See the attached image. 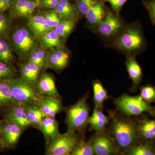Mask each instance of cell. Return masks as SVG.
Returning <instances> with one entry per match:
<instances>
[{
	"instance_id": "cell-1",
	"label": "cell",
	"mask_w": 155,
	"mask_h": 155,
	"mask_svg": "<svg viewBox=\"0 0 155 155\" xmlns=\"http://www.w3.org/2000/svg\"><path fill=\"white\" fill-rule=\"evenodd\" d=\"M145 45V40L140 25L134 22L125 26L113 39L110 46L126 56H136L143 51Z\"/></svg>"
},
{
	"instance_id": "cell-2",
	"label": "cell",
	"mask_w": 155,
	"mask_h": 155,
	"mask_svg": "<svg viewBox=\"0 0 155 155\" xmlns=\"http://www.w3.org/2000/svg\"><path fill=\"white\" fill-rule=\"evenodd\" d=\"M111 131L117 144L124 149L133 147L140 137L137 125L131 120L124 118L114 119Z\"/></svg>"
},
{
	"instance_id": "cell-3",
	"label": "cell",
	"mask_w": 155,
	"mask_h": 155,
	"mask_svg": "<svg viewBox=\"0 0 155 155\" xmlns=\"http://www.w3.org/2000/svg\"><path fill=\"white\" fill-rule=\"evenodd\" d=\"M5 81L8 84L15 101L22 104L37 105L41 96L38 94L31 84L21 78H11Z\"/></svg>"
},
{
	"instance_id": "cell-4",
	"label": "cell",
	"mask_w": 155,
	"mask_h": 155,
	"mask_svg": "<svg viewBox=\"0 0 155 155\" xmlns=\"http://www.w3.org/2000/svg\"><path fill=\"white\" fill-rule=\"evenodd\" d=\"M117 109L128 116H137L148 113L155 117V110L140 96L122 95L115 101Z\"/></svg>"
},
{
	"instance_id": "cell-5",
	"label": "cell",
	"mask_w": 155,
	"mask_h": 155,
	"mask_svg": "<svg viewBox=\"0 0 155 155\" xmlns=\"http://www.w3.org/2000/svg\"><path fill=\"white\" fill-rule=\"evenodd\" d=\"M89 109L85 97L81 98L67 110L66 122L68 131L82 130L89 124Z\"/></svg>"
},
{
	"instance_id": "cell-6",
	"label": "cell",
	"mask_w": 155,
	"mask_h": 155,
	"mask_svg": "<svg viewBox=\"0 0 155 155\" xmlns=\"http://www.w3.org/2000/svg\"><path fill=\"white\" fill-rule=\"evenodd\" d=\"M75 132L67 131L48 140L46 155L70 154L79 143Z\"/></svg>"
},
{
	"instance_id": "cell-7",
	"label": "cell",
	"mask_w": 155,
	"mask_h": 155,
	"mask_svg": "<svg viewBox=\"0 0 155 155\" xmlns=\"http://www.w3.org/2000/svg\"><path fill=\"white\" fill-rule=\"evenodd\" d=\"M35 37L30 30L25 28L15 31L12 37L14 50L20 57H28L30 53L38 47Z\"/></svg>"
},
{
	"instance_id": "cell-8",
	"label": "cell",
	"mask_w": 155,
	"mask_h": 155,
	"mask_svg": "<svg viewBox=\"0 0 155 155\" xmlns=\"http://www.w3.org/2000/svg\"><path fill=\"white\" fill-rule=\"evenodd\" d=\"M124 24L119 16L112 12H108L104 19L96 27V31L106 38L116 37L124 28Z\"/></svg>"
},
{
	"instance_id": "cell-9",
	"label": "cell",
	"mask_w": 155,
	"mask_h": 155,
	"mask_svg": "<svg viewBox=\"0 0 155 155\" xmlns=\"http://www.w3.org/2000/svg\"><path fill=\"white\" fill-rule=\"evenodd\" d=\"M1 126V142L8 147H13L17 144L25 129L17 124L5 121Z\"/></svg>"
},
{
	"instance_id": "cell-10",
	"label": "cell",
	"mask_w": 155,
	"mask_h": 155,
	"mask_svg": "<svg viewBox=\"0 0 155 155\" xmlns=\"http://www.w3.org/2000/svg\"><path fill=\"white\" fill-rule=\"evenodd\" d=\"M4 121L17 124L25 128L31 125L25 111V105L15 104L9 108L4 117Z\"/></svg>"
},
{
	"instance_id": "cell-11",
	"label": "cell",
	"mask_w": 155,
	"mask_h": 155,
	"mask_svg": "<svg viewBox=\"0 0 155 155\" xmlns=\"http://www.w3.org/2000/svg\"><path fill=\"white\" fill-rule=\"evenodd\" d=\"M69 54L62 47L52 48L48 52L46 67L60 70L66 67L69 62Z\"/></svg>"
},
{
	"instance_id": "cell-12",
	"label": "cell",
	"mask_w": 155,
	"mask_h": 155,
	"mask_svg": "<svg viewBox=\"0 0 155 155\" xmlns=\"http://www.w3.org/2000/svg\"><path fill=\"white\" fill-rule=\"evenodd\" d=\"M91 143L94 155H113L117 153L113 141L105 134L97 136Z\"/></svg>"
},
{
	"instance_id": "cell-13",
	"label": "cell",
	"mask_w": 155,
	"mask_h": 155,
	"mask_svg": "<svg viewBox=\"0 0 155 155\" xmlns=\"http://www.w3.org/2000/svg\"><path fill=\"white\" fill-rule=\"evenodd\" d=\"M37 106L45 116L55 118L63 109V106L58 97L41 96Z\"/></svg>"
},
{
	"instance_id": "cell-14",
	"label": "cell",
	"mask_w": 155,
	"mask_h": 155,
	"mask_svg": "<svg viewBox=\"0 0 155 155\" xmlns=\"http://www.w3.org/2000/svg\"><path fill=\"white\" fill-rule=\"evenodd\" d=\"M37 88L41 94L47 96L58 97L60 96L54 78L48 73H44L41 75L38 81Z\"/></svg>"
},
{
	"instance_id": "cell-15",
	"label": "cell",
	"mask_w": 155,
	"mask_h": 155,
	"mask_svg": "<svg viewBox=\"0 0 155 155\" xmlns=\"http://www.w3.org/2000/svg\"><path fill=\"white\" fill-rule=\"evenodd\" d=\"M125 64L128 75L133 82V88H137L142 79V70L136 61V56H126Z\"/></svg>"
},
{
	"instance_id": "cell-16",
	"label": "cell",
	"mask_w": 155,
	"mask_h": 155,
	"mask_svg": "<svg viewBox=\"0 0 155 155\" xmlns=\"http://www.w3.org/2000/svg\"><path fill=\"white\" fill-rule=\"evenodd\" d=\"M28 25L34 36L38 39L41 38L45 34L51 29L46 23L44 17L39 14L34 15L29 18Z\"/></svg>"
},
{
	"instance_id": "cell-17",
	"label": "cell",
	"mask_w": 155,
	"mask_h": 155,
	"mask_svg": "<svg viewBox=\"0 0 155 155\" xmlns=\"http://www.w3.org/2000/svg\"><path fill=\"white\" fill-rule=\"evenodd\" d=\"M107 13L103 2H97L87 14L86 17L89 25L95 29L105 17Z\"/></svg>"
},
{
	"instance_id": "cell-18",
	"label": "cell",
	"mask_w": 155,
	"mask_h": 155,
	"mask_svg": "<svg viewBox=\"0 0 155 155\" xmlns=\"http://www.w3.org/2000/svg\"><path fill=\"white\" fill-rule=\"evenodd\" d=\"M139 135L146 141L152 142L155 140V119L144 118L137 125Z\"/></svg>"
},
{
	"instance_id": "cell-19",
	"label": "cell",
	"mask_w": 155,
	"mask_h": 155,
	"mask_svg": "<svg viewBox=\"0 0 155 155\" xmlns=\"http://www.w3.org/2000/svg\"><path fill=\"white\" fill-rule=\"evenodd\" d=\"M109 122V118L104 114L101 110L95 107L91 116L89 117V124L92 130L101 132L106 127Z\"/></svg>"
},
{
	"instance_id": "cell-20",
	"label": "cell",
	"mask_w": 155,
	"mask_h": 155,
	"mask_svg": "<svg viewBox=\"0 0 155 155\" xmlns=\"http://www.w3.org/2000/svg\"><path fill=\"white\" fill-rule=\"evenodd\" d=\"M41 69L37 65L28 61L20 67L21 78L31 84H34L37 81Z\"/></svg>"
},
{
	"instance_id": "cell-21",
	"label": "cell",
	"mask_w": 155,
	"mask_h": 155,
	"mask_svg": "<svg viewBox=\"0 0 155 155\" xmlns=\"http://www.w3.org/2000/svg\"><path fill=\"white\" fill-rule=\"evenodd\" d=\"M39 129L48 140L60 134L58 122L54 117L45 116Z\"/></svg>"
},
{
	"instance_id": "cell-22",
	"label": "cell",
	"mask_w": 155,
	"mask_h": 155,
	"mask_svg": "<svg viewBox=\"0 0 155 155\" xmlns=\"http://www.w3.org/2000/svg\"><path fill=\"white\" fill-rule=\"evenodd\" d=\"M25 111L31 125L39 128L43 119L45 117L40 108L35 104L26 105Z\"/></svg>"
},
{
	"instance_id": "cell-23",
	"label": "cell",
	"mask_w": 155,
	"mask_h": 155,
	"mask_svg": "<svg viewBox=\"0 0 155 155\" xmlns=\"http://www.w3.org/2000/svg\"><path fill=\"white\" fill-rule=\"evenodd\" d=\"M55 12L61 19H74L76 10L68 0H60Z\"/></svg>"
},
{
	"instance_id": "cell-24",
	"label": "cell",
	"mask_w": 155,
	"mask_h": 155,
	"mask_svg": "<svg viewBox=\"0 0 155 155\" xmlns=\"http://www.w3.org/2000/svg\"><path fill=\"white\" fill-rule=\"evenodd\" d=\"M94 91V101L95 107L102 109L104 103L109 98L107 90L98 80H95L93 83Z\"/></svg>"
},
{
	"instance_id": "cell-25",
	"label": "cell",
	"mask_w": 155,
	"mask_h": 155,
	"mask_svg": "<svg viewBox=\"0 0 155 155\" xmlns=\"http://www.w3.org/2000/svg\"><path fill=\"white\" fill-rule=\"evenodd\" d=\"M48 52L41 48H37L28 55V62L38 66L41 69L46 67Z\"/></svg>"
},
{
	"instance_id": "cell-26",
	"label": "cell",
	"mask_w": 155,
	"mask_h": 155,
	"mask_svg": "<svg viewBox=\"0 0 155 155\" xmlns=\"http://www.w3.org/2000/svg\"><path fill=\"white\" fill-rule=\"evenodd\" d=\"M16 104L8 84L5 81H0V106L10 107Z\"/></svg>"
},
{
	"instance_id": "cell-27",
	"label": "cell",
	"mask_w": 155,
	"mask_h": 155,
	"mask_svg": "<svg viewBox=\"0 0 155 155\" xmlns=\"http://www.w3.org/2000/svg\"><path fill=\"white\" fill-rule=\"evenodd\" d=\"M42 42L46 48L61 47V38L54 29H51L41 38Z\"/></svg>"
},
{
	"instance_id": "cell-28",
	"label": "cell",
	"mask_w": 155,
	"mask_h": 155,
	"mask_svg": "<svg viewBox=\"0 0 155 155\" xmlns=\"http://www.w3.org/2000/svg\"><path fill=\"white\" fill-rule=\"evenodd\" d=\"M75 24L74 19H64L54 30L60 38H66L72 32Z\"/></svg>"
},
{
	"instance_id": "cell-29",
	"label": "cell",
	"mask_w": 155,
	"mask_h": 155,
	"mask_svg": "<svg viewBox=\"0 0 155 155\" xmlns=\"http://www.w3.org/2000/svg\"><path fill=\"white\" fill-rule=\"evenodd\" d=\"M155 147L152 142L134 146L128 150L127 155H155Z\"/></svg>"
},
{
	"instance_id": "cell-30",
	"label": "cell",
	"mask_w": 155,
	"mask_h": 155,
	"mask_svg": "<svg viewBox=\"0 0 155 155\" xmlns=\"http://www.w3.org/2000/svg\"><path fill=\"white\" fill-rule=\"evenodd\" d=\"M13 56L8 43L0 39V61L9 64L13 61Z\"/></svg>"
},
{
	"instance_id": "cell-31",
	"label": "cell",
	"mask_w": 155,
	"mask_h": 155,
	"mask_svg": "<svg viewBox=\"0 0 155 155\" xmlns=\"http://www.w3.org/2000/svg\"><path fill=\"white\" fill-rule=\"evenodd\" d=\"M91 143L81 141L73 150L70 155H93Z\"/></svg>"
},
{
	"instance_id": "cell-32",
	"label": "cell",
	"mask_w": 155,
	"mask_h": 155,
	"mask_svg": "<svg viewBox=\"0 0 155 155\" xmlns=\"http://www.w3.org/2000/svg\"><path fill=\"white\" fill-rule=\"evenodd\" d=\"M142 99L147 104L155 103V87L150 85H145L140 88Z\"/></svg>"
},
{
	"instance_id": "cell-33",
	"label": "cell",
	"mask_w": 155,
	"mask_h": 155,
	"mask_svg": "<svg viewBox=\"0 0 155 155\" xmlns=\"http://www.w3.org/2000/svg\"><path fill=\"white\" fill-rule=\"evenodd\" d=\"M14 75V69L9 64L0 61V81L13 78Z\"/></svg>"
},
{
	"instance_id": "cell-34",
	"label": "cell",
	"mask_w": 155,
	"mask_h": 155,
	"mask_svg": "<svg viewBox=\"0 0 155 155\" xmlns=\"http://www.w3.org/2000/svg\"><path fill=\"white\" fill-rule=\"evenodd\" d=\"M44 17L46 23L51 29H54L61 22V18L56 12H48Z\"/></svg>"
},
{
	"instance_id": "cell-35",
	"label": "cell",
	"mask_w": 155,
	"mask_h": 155,
	"mask_svg": "<svg viewBox=\"0 0 155 155\" xmlns=\"http://www.w3.org/2000/svg\"><path fill=\"white\" fill-rule=\"evenodd\" d=\"M97 2L96 0H79L77 4V8L79 13L86 16L91 8Z\"/></svg>"
},
{
	"instance_id": "cell-36",
	"label": "cell",
	"mask_w": 155,
	"mask_h": 155,
	"mask_svg": "<svg viewBox=\"0 0 155 155\" xmlns=\"http://www.w3.org/2000/svg\"><path fill=\"white\" fill-rule=\"evenodd\" d=\"M37 7L35 2L32 0H28V3L22 11L19 17L29 19L32 16L34 11Z\"/></svg>"
},
{
	"instance_id": "cell-37",
	"label": "cell",
	"mask_w": 155,
	"mask_h": 155,
	"mask_svg": "<svg viewBox=\"0 0 155 155\" xmlns=\"http://www.w3.org/2000/svg\"><path fill=\"white\" fill-rule=\"evenodd\" d=\"M143 3L148 12L151 21L155 25V0L143 1Z\"/></svg>"
},
{
	"instance_id": "cell-38",
	"label": "cell",
	"mask_w": 155,
	"mask_h": 155,
	"mask_svg": "<svg viewBox=\"0 0 155 155\" xmlns=\"http://www.w3.org/2000/svg\"><path fill=\"white\" fill-rule=\"evenodd\" d=\"M127 0H102L103 2H107L111 5L115 14L119 16V12L122 7Z\"/></svg>"
},
{
	"instance_id": "cell-39",
	"label": "cell",
	"mask_w": 155,
	"mask_h": 155,
	"mask_svg": "<svg viewBox=\"0 0 155 155\" xmlns=\"http://www.w3.org/2000/svg\"><path fill=\"white\" fill-rule=\"evenodd\" d=\"M8 28V22L7 17L2 14H0V35H4Z\"/></svg>"
},
{
	"instance_id": "cell-40",
	"label": "cell",
	"mask_w": 155,
	"mask_h": 155,
	"mask_svg": "<svg viewBox=\"0 0 155 155\" xmlns=\"http://www.w3.org/2000/svg\"><path fill=\"white\" fill-rule=\"evenodd\" d=\"M13 0H0V14H2L11 7Z\"/></svg>"
},
{
	"instance_id": "cell-41",
	"label": "cell",
	"mask_w": 155,
	"mask_h": 155,
	"mask_svg": "<svg viewBox=\"0 0 155 155\" xmlns=\"http://www.w3.org/2000/svg\"><path fill=\"white\" fill-rule=\"evenodd\" d=\"M59 1L60 0H56L52 2L43 3L42 4L45 7L48 8L55 9L59 4Z\"/></svg>"
},
{
	"instance_id": "cell-42",
	"label": "cell",
	"mask_w": 155,
	"mask_h": 155,
	"mask_svg": "<svg viewBox=\"0 0 155 155\" xmlns=\"http://www.w3.org/2000/svg\"><path fill=\"white\" fill-rule=\"evenodd\" d=\"M32 1H34L36 3L37 5L38 6L39 5H40L41 3L42 0H32Z\"/></svg>"
},
{
	"instance_id": "cell-43",
	"label": "cell",
	"mask_w": 155,
	"mask_h": 155,
	"mask_svg": "<svg viewBox=\"0 0 155 155\" xmlns=\"http://www.w3.org/2000/svg\"><path fill=\"white\" fill-rule=\"evenodd\" d=\"M56 1V0H42V3L48 2H52V1Z\"/></svg>"
},
{
	"instance_id": "cell-44",
	"label": "cell",
	"mask_w": 155,
	"mask_h": 155,
	"mask_svg": "<svg viewBox=\"0 0 155 155\" xmlns=\"http://www.w3.org/2000/svg\"><path fill=\"white\" fill-rule=\"evenodd\" d=\"M1 134H2V132H1V124H0V142H1Z\"/></svg>"
},
{
	"instance_id": "cell-45",
	"label": "cell",
	"mask_w": 155,
	"mask_h": 155,
	"mask_svg": "<svg viewBox=\"0 0 155 155\" xmlns=\"http://www.w3.org/2000/svg\"><path fill=\"white\" fill-rule=\"evenodd\" d=\"M154 109H155V106L154 107Z\"/></svg>"
},
{
	"instance_id": "cell-46",
	"label": "cell",
	"mask_w": 155,
	"mask_h": 155,
	"mask_svg": "<svg viewBox=\"0 0 155 155\" xmlns=\"http://www.w3.org/2000/svg\"><path fill=\"white\" fill-rule=\"evenodd\" d=\"M70 155V154H69V155Z\"/></svg>"
},
{
	"instance_id": "cell-47",
	"label": "cell",
	"mask_w": 155,
	"mask_h": 155,
	"mask_svg": "<svg viewBox=\"0 0 155 155\" xmlns=\"http://www.w3.org/2000/svg\"></svg>"
}]
</instances>
